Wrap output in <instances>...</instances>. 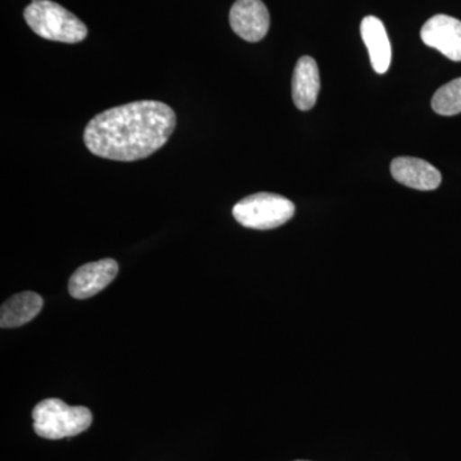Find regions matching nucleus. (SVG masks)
I'll return each instance as SVG.
<instances>
[{"label":"nucleus","mask_w":461,"mask_h":461,"mask_svg":"<svg viewBox=\"0 0 461 461\" xmlns=\"http://www.w3.org/2000/svg\"><path fill=\"white\" fill-rule=\"evenodd\" d=\"M391 175L403 186L420 191L436 190L442 181L438 169L420 158H396L391 163Z\"/></svg>","instance_id":"nucleus-8"},{"label":"nucleus","mask_w":461,"mask_h":461,"mask_svg":"<svg viewBox=\"0 0 461 461\" xmlns=\"http://www.w3.org/2000/svg\"><path fill=\"white\" fill-rule=\"evenodd\" d=\"M295 213L291 200L278 194L258 193L233 206L232 214L241 226L253 230H273L288 222Z\"/></svg>","instance_id":"nucleus-4"},{"label":"nucleus","mask_w":461,"mask_h":461,"mask_svg":"<svg viewBox=\"0 0 461 461\" xmlns=\"http://www.w3.org/2000/svg\"><path fill=\"white\" fill-rule=\"evenodd\" d=\"M176 122L169 105L158 100H140L96 114L85 129L84 142L94 156L135 162L165 147Z\"/></svg>","instance_id":"nucleus-1"},{"label":"nucleus","mask_w":461,"mask_h":461,"mask_svg":"<svg viewBox=\"0 0 461 461\" xmlns=\"http://www.w3.org/2000/svg\"><path fill=\"white\" fill-rule=\"evenodd\" d=\"M120 271L114 259L98 260L86 263L76 269L68 282L69 295L75 299H89L111 285Z\"/></svg>","instance_id":"nucleus-6"},{"label":"nucleus","mask_w":461,"mask_h":461,"mask_svg":"<svg viewBox=\"0 0 461 461\" xmlns=\"http://www.w3.org/2000/svg\"><path fill=\"white\" fill-rule=\"evenodd\" d=\"M32 420L36 435L62 439L90 429L93 414L85 406H69L60 399H45L33 408Z\"/></svg>","instance_id":"nucleus-3"},{"label":"nucleus","mask_w":461,"mask_h":461,"mask_svg":"<svg viewBox=\"0 0 461 461\" xmlns=\"http://www.w3.org/2000/svg\"><path fill=\"white\" fill-rule=\"evenodd\" d=\"M23 16L30 29L47 41L76 44L85 41L89 33L80 18L50 0L32 2Z\"/></svg>","instance_id":"nucleus-2"},{"label":"nucleus","mask_w":461,"mask_h":461,"mask_svg":"<svg viewBox=\"0 0 461 461\" xmlns=\"http://www.w3.org/2000/svg\"><path fill=\"white\" fill-rule=\"evenodd\" d=\"M230 25L240 38L257 42L266 38L271 17L262 0H236L230 8Z\"/></svg>","instance_id":"nucleus-5"},{"label":"nucleus","mask_w":461,"mask_h":461,"mask_svg":"<svg viewBox=\"0 0 461 461\" xmlns=\"http://www.w3.org/2000/svg\"><path fill=\"white\" fill-rule=\"evenodd\" d=\"M360 32L368 48L373 69L379 75L386 74L390 68L393 51L384 23L375 16L366 17L360 25Z\"/></svg>","instance_id":"nucleus-10"},{"label":"nucleus","mask_w":461,"mask_h":461,"mask_svg":"<svg viewBox=\"0 0 461 461\" xmlns=\"http://www.w3.org/2000/svg\"><path fill=\"white\" fill-rule=\"evenodd\" d=\"M296 461H305V460H296Z\"/></svg>","instance_id":"nucleus-13"},{"label":"nucleus","mask_w":461,"mask_h":461,"mask_svg":"<svg viewBox=\"0 0 461 461\" xmlns=\"http://www.w3.org/2000/svg\"><path fill=\"white\" fill-rule=\"evenodd\" d=\"M321 90L320 68L312 57L297 60L293 76V100L300 111H309L317 103Z\"/></svg>","instance_id":"nucleus-9"},{"label":"nucleus","mask_w":461,"mask_h":461,"mask_svg":"<svg viewBox=\"0 0 461 461\" xmlns=\"http://www.w3.org/2000/svg\"><path fill=\"white\" fill-rule=\"evenodd\" d=\"M42 305V297L32 291H25L12 296L7 302L3 303L0 309V327L17 329L29 323L41 313Z\"/></svg>","instance_id":"nucleus-11"},{"label":"nucleus","mask_w":461,"mask_h":461,"mask_svg":"<svg viewBox=\"0 0 461 461\" xmlns=\"http://www.w3.org/2000/svg\"><path fill=\"white\" fill-rule=\"evenodd\" d=\"M432 108L441 115L461 113V77L444 85L432 98Z\"/></svg>","instance_id":"nucleus-12"},{"label":"nucleus","mask_w":461,"mask_h":461,"mask_svg":"<svg viewBox=\"0 0 461 461\" xmlns=\"http://www.w3.org/2000/svg\"><path fill=\"white\" fill-rule=\"evenodd\" d=\"M424 44L437 50L454 62H461V21L437 14L424 23L420 30Z\"/></svg>","instance_id":"nucleus-7"}]
</instances>
